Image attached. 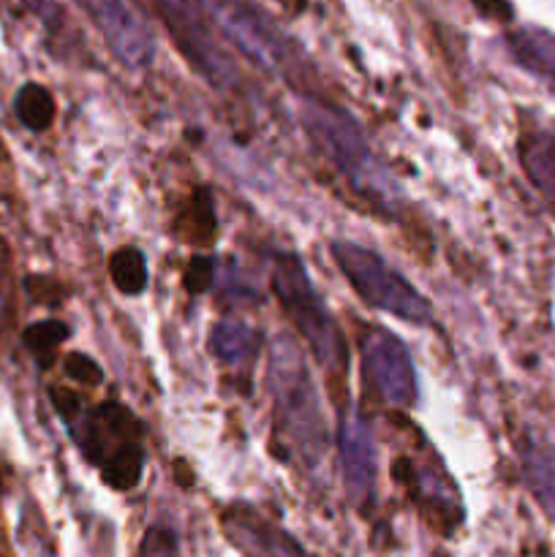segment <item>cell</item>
Wrapping results in <instances>:
<instances>
[{
  "instance_id": "cell-9",
  "label": "cell",
  "mask_w": 555,
  "mask_h": 557,
  "mask_svg": "<svg viewBox=\"0 0 555 557\" xmlns=\"http://www.w3.org/2000/svg\"><path fill=\"white\" fill-rule=\"evenodd\" d=\"M107 41L109 52L128 69H147L156 58V33L134 0H79Z\"/></svg>"
},
{
  "instance_id": "cell-25",
  "label": "cell",
  "mask_w": 555,
  "mask_h": 557,
  "mask_svg": "<svg viewBox=\"0 0 555 557\" xmlns=\"http://www.w3.org/2000/svg\"><path fill=\"white\" fill-rule=\"evenodd\" d=\"M25 288H27V294L36 299V302L60 305V286H58V281H52V277H36V275L27 277Z\"/></svg>"
},
{
  "instance_id": "cell-6",
  "label": "cell",
  "mask_w": 555,
  "mask_h": 557,
  "mask_svg": "<svg viewBox=\"0 0 555 557\" xmlns=\"http://www.w3.org/2000/svg\"><path fill=\"white\" fill-rule=\"evenodd\" d=\"M218 27L234 41V47L254 60L267 74L281 76L292 87L305 82L303 49L294 44L292 36L281 30L270 14L250 0H207Z\"/></svg>"
},
{
  "instance_id": "cell-10",
  "label": "cell",
  "mask_w": 555,
  "mask_h": 557,
  "mask_svg": "<svg viewBox=\"0 0 555 557\" xmlns=\"http://www.w3.org/2000/svg\"><path fill=\"white\" fill-rule=\"evenodd\" d=\"M395 479L406 487L408 498L414 500L424 520L439 533H452L462 520V504L457 495L455 482L446 476L444 466L433 451L417 460L406 455L395 462Z\"/></svg>"
},
{
  "instance_id": "cell-17",
  "label": "cell",
  "mask_w": 555,
  "mask_h": 557,
  "mask_svg": "<svg viewBox=\"0 0 555 557\" xmlns=\"http://www.w3.org/2000/svg\"><path fill=\"white\" fill-rule=\"evenodd\" d=\"M174 232L180 234V239L190 245H199V248H207V245L215 243L218 234V218H215V196H212L210 188H196L190 194V199L185 201V207L180 210L177 221H174Z\"/></svg>"
},
{
  "instance_id": "cell-5",
  "label": "cell",
  "mask_w": 555,
  "mask_h": 557,
  "mask_svg": "<svg viewBox=\"0 0 555 557\" xmlns=\"http://www.w3.org/2000/svg\"><path fill=\"white\" fill-rule=\"evenodd\" d=\"M330 253L348 286L359 294L365 305L414 326H424L428 321H433V305L375 250L348 243V239H335L330 245Z\"/></svg>"
},
{
  "instance_id": "cell-13",
  "label": "cell",
  "mask_w": 555,
  "mask_h": 557,
  "mask_svg": "<svg viewBox=\"0 0 555 557\" xmlns=\"http://www.w3.org/2000/svg\"><path fill=\"white\" fill-rule=\"evenodd\" d=\"M210 354L223 364V368L243 373L250 379V370L259 362L261 354V332L243 321H221L210 332Z\"/></svg>"
},
{
  "instance_id": "cell-2",
  "label": "cell",
  "mask_w": 555,
  "mask_h": 557,
  "mask_svg": "<svg viewBox=\"0 0 555 557\" xmlns=\"http://www.w3.org/2000/svg\"><path fill=\"white\" fill-rule=\"evenodd\" d=\"M267 392L272 400L275 435L283 455L292 451L305 468H316L330 449L321 397L316 381L305 364L303 351L288 335L272 341L267 354Z\"/></svg>"
},
{
  "instance_id": "cell-26",
  "label": "cell",
  "mask_w": 555,
  "mask_h": 557,
  "mask_svg": "<svg viewBox=\"0 0 555 557\" xmlns=\"http://www.w3.org/2000/svg\"><path fill=\"white\" fill-rule=\"evenodd\" d=\"M479 9V14L490 16V20L509 22L511 20V3L509 0H471Z\"/></svg>"
},
{
  "instance_id": "cell-16",
  "label": "cell",
  "mask_w": 555,
  "mask_h": 557,
  "mask_svg": "<svg viewBox=\"0 0 555 557\" xmlns=\"http://www.w3.org/2000/svg\"><path fill=\"white\" fill-rule=\"evenodd\" d=\"M517 158L533 188L555 210V139L544 131H526L517 141Z\"/></svg>"
},
{
  "instance_id": "cell-19",
  "label": "cell",
  "mask_w": 555,
  "mask_h": 557,
  "mask_svg": "<svg viewBox=\"0 0 555 557\" xmlns=\"http://www.w3.org/2000/svg\"><path fill=\"white\" fill-rule=\"evenodd\" d=\"M14 114L25 128L47 131L54 123V96L38 82H27L14 96Z\"/></svg>"
},
{
  "instance_id": "cell-3",
  "label": "cell",
  "mask_w": 555,
  "mask_h": 557,
  "mask_svg": "<svg viewBox=\"0 0 555 557\" xmlns=\"http://www.w3.org/2000/svg\"><path fill=\"white\" fill-rule=\"evenodd\" d=\"M299 125L310 145L346 180L354 194L362 196L375 210H392L397 199L395 183L381 166L375 152L370 150V141L365 139L362 128L351 114L319 98H305L299 109Z\"/></svg>"
},
{
  "instance_id": "cell-18",
  "label": "cell",
  "mask_w": 555,
  "mask_h": 557,
  "mask_svg": "<svg viewBox=\"0 0 555 557\" xmlns=\"http://www.w3.org/2000/svg\"><path fill=\"white\" fill-rule=\"evenodd\" d=\"M107 270L114 288L120 294H125V297H139V294H145L147 283H150L147 259L136 245H123V248L112 250L107 261Z\"/></svg>"
},
{
  "instance_id": "cell-20",
  "label": "cell",
  "mask_w": 555,
  "mask_h": 557,
  "mask_svg": "<svg viewBox=\"0 0 555 557\" xmlns=\"http://www.w3.org/2000/svg\"><path fill=\"white\" fill-rule=\"evenodd\" d=\"M69 337H71L69 324H63V321L58 319L36 321V324H30L25 332H22V343H25V348L30 351V357L36 359L41 370L52 368L54 357H58V348L63 346Z\"/></svg>"
},
{
  "instance_id": "cell-11",
  "label": "cell",
  "mask_w": 555,
  "mask_h": 557,
  "mask_svg": "<svg viewBox=\"0 0 555 557\" xmlns=\"http://www.w3.org/2000/svg\"><path fill=\"white\" fill-rule=\"evenodd\" d=\"M337 451H341L343 487H346L348 500L359 511H365L373 504L375 482H379V451H375L373 433L357 408L341 411Z\"/></svg>"
},
{
  "instance_id": "cell-8",
  "label": "cell",
  "mask_w": 555,
  "mask_h": 557,
  "mask_svg": "<svg viewBox=\"0 0 555 557\" xmlns=\"http://www.w3.org/2000/svg\"><path fill=\"white\" fill-rule=\"evenodd\" d=\"M362 381L384 406L408 411L417 406V373L406 343L386 326H365L359 332Z\"/></svg>"
},
{
  "instance_id": "cell-14",
  "label": "cell",
  "mask_w": 555,
  "mask_h": 557,
  "mask_svg": "<svg viewBox=\"0 0 555 557\" xmlns=\"http://www.w3.org/2000/svg\"><path fill=\"white\" fill-rule=\"evenodd\" d=\"M520 468L536 504L555 522V446L536 435H526L520 441Z\"/></svg>"
},
{
  "instance_id": "cell-23",
  "label": "cell",
  "mask_w": 555,
  "mask_h": 557,
  "mask_svg": "<svg viewBox=\"0 0 555 557\" xmlns=\"http://www.w3.org/2000/svg\"><path fill=\"white\" fill-rule=\"evenodd\" d=\"M63 368L69 379H74L76 384H82L85 389H96V386L103 384V370L98 368L96 359H90L82 351H71L69 357L63 359Z\"/></svg>"
},
{
  "instance_id": "cell-21",
  "label": "cell",
  "mask_w": 555,
  "mask_h": 557,
  "mask_svg": "<svg viewBox=\"0 0 555 557\" xmlns=\"http://www.w3.org/2000/svg\"><path fill=\"white\" fill-rule=\"evenodd\" d=\"M212 283H215V261L210 256H190V261L183 270L185 292L201 297V294L210 292Z\"/></svg>"
},
{
  "instance_id": "cell-24",
  "label": "cell",
  "mask_w": 555,
  "mask_h": 557,
  "mask_svg": "<svg viewBox=\"0 0 555 557\" xmlns=\"http://www.w3.org/2000/svg\"><path fill=\"white\" fill-rule=\"evenodd\" d=\"M11 259H9V248L0 239V321L11 319Z\"/></svg>"
},
{
  "instance_id": "cell-12",
  "label": "cell",
  "mask_w": 555,
  "mask_h": 557,
  "mask_svg": "<svg viewBox=\"0 0 555 557\" xmlns=\"http://www.w3.org/2000/svg\"><path fill=\"white\" fill-rule=\"evenodd\" d=\"M221 528L229 544L237 547L245 557H313L292 533H286L243 500L223 509Z\"/></svg>"
},
{
  "instance_id": "cell-1",
  "label": "cell",
  "mask_w": 555,
  "mask_h": 557,
  "mask_svg": "<svg viewBox=\"0 0 555 557\" xmlns=\"http://www.w3.org/2000/svg\"><path fill=\"white\" fill-rule=\"evenodd\" d=\"M49 400L82 457L96 468L107 487L118 493L139 487L147 462V428L128 406L118 400L85 406L82 397L65 386H52Z\"/></svg>"
},
{
  "instance_id": "cell-15",
  "label": "cell",
  "mask_w": 555,
  "mask_h": 557,
  "mask_svg": "<svg viewBox=\"0 0 555 557\" xmlns=\"http://www.w3.org/2000/svg\"><path fill=\"white\" fill-rule=\"evenodd\" d=\"M506 47L520 69L555 87V33L544 27H520L506 36Z\"/></svg>"
},
{
  "instance_id": "cell-22",
  "label": "cell",
  "mask_w": 555,
  "mask_h": 557,
  "mask_svg": "<svg viewBox=\"0 0 555 557\" xmlns=\"http://www.w3.org/2000/svg\"><path fill=\"white\" fill-rule=\"evenodd\" d=\"M136 557H180L177 536H174L172 528L166 525L147 528V533L141 536L139 553H136Z\"/></svg>"
},
{
  "instance_id": "cell-7",
  "label": "cell",
  "mask_w": 555,
  "mask_h": 557,
  "mask_svg": "<svg viewBox=\"0 0 555 557\" xmlns=\"http://www.w3.org/2000/svg\"><path fill=\"white\" fill-rule=\"evenodd\" d=\"M188 69L215 90L237 82V63L223 47L207 0H150Z\"/></svg>"
},
{
  "instance_id": "cell-4",
  "label": "cell",
  "mask_w": 555,
  "mask_h": 557,
  "mask_svg": "<svg viewBox=\"0 0 555 557\" xmlns=\"http://www.w3.org/2000/svg\"><path fill=\"white\" fill-rule=\"evenodd\" d=\"M272 292L288 324L299 332L316 362L324 368L326 381L337 395L348 373L346 337L297 253L272 256Z\"/></svg>"
}]
</instances>
